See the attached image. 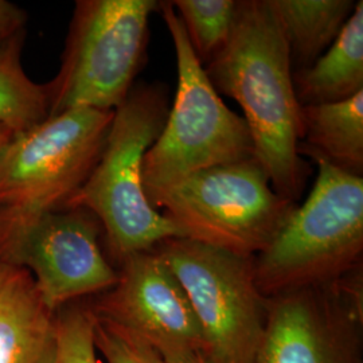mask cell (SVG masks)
I'll use <instances>...</instances> for the list:
<instances>
[{
  "mask_svg": "<svg viewBox=\"0 0 363 363\" xmlns=\"http://www.w3.org/2000/svg\"><path fill=\"white\" fill-rule=\"evenodd\" d=\"M250 363H363L362 265L325 286L268 298Z\"/></svg>",
  "mask_w": 363,
  "mask_h": 363,
  "instance_id": "obj_9",
  "label": "cell"
},
{
  "mask_svg": "<svg viewBox=\"0 0 363 363\" xmlns=\"http://www.w3.org/2000/svg\"><path fill=\"white\" fill-rule=\"evenodd\" d=\"M26 22L27 13L23 9L11 1L0 0V48L13 35L23 31Z\"/></svg>",
  "mask_w": 363,
  "mask_h": 363,
  "instance_id": "obj_20",
  "label": "cell"
},
{
  "mask_svg": "<svg viewBox=\"0 0 363 363\" xmlns=\"http://www.w3.org/2000/svg\"><path fill=\"white\" fill-rule=\"evenodd\" d=\"M26 30L0 48V124L18 133L30 130L49 117L46 84L27 76L22 64Z\"/></svg>",
  "mask_w": 363,
  "mask_h": 363,
  "instance_id": "obj_16",
  "label": "cell"
},
{
  "mask_svg": "<svg viewBox=\"0 0 363 363\" xmlns=\"http://www.w3.org/2000/svg\"><path fill=\"white\" fill-rule=\"evenodd\" d=\"M288 43L292 67L315 64L346 26L352 0H269Z\"/></svg>",
  "mask_w": 363,
  "mask_h": 363,
  "instance_id": "obj_15",
  "label": "cell"
},
{
  "mask_svg": "<svg viewBox=\"0 0 363 363\" xmlns=\"http://www.w3.org/2000/svg\"><path fill=\"white\" fill-rule=\"evenodd\" d=\"M169 88L138 82L113 113L104 150L84 184L62 208H85L100 220L112 265L152 250L169 238H187L181 228L148 202L142 182L143 157L169 115Z\"/></svg>",
  "mask_w": 363,
  "mask_h": 363,
  "instance_id": "obj_3",
  "label": "cell"
},
{
  "mask_svg": "<svg viewBox=\"0 0 363 363\" xmlns=\"http://www.w3.org/2000/svg\"><path fill=\"white\" fill-rule=\"evenodd\" d=\"M113 113L72 109L15 133L3 148L0 265H19L39 220L64 208L86 181L104 150Z\"/></svg>",
  "mask_w": 363,
  "mask_h": 363,
  "instance_id": "obj_2",
  "label": "cell"
},
{
  "mask_svg": "<svg viewBox=\"0 0 363 363\" xmlns=\"http://www.w3.org/2000/svg\"><path fill=\"white\" fill-rule=\"evenodd\" d=\"M156 0H78L57 76L46 82L49 117L77 108L115 112L143 69Z\"/></svg>",
  "mask_w": 363,
  "mask_h": 363,
  "instance_id": "obj_6",
  "label": "cell"
},
{
  "mask_svg": "<svg viewBox=\"0 0 363 363\" xmlns=\"http://www.w3.org/2000/svg\"><path fill=\"white\" fill-rule=\"evenodd\" d=\"M154 250L189 298L203 337L202 357L208 363L252 362L268 313L253 257L191 238H169Z\"/></svg>",
  "mask_w": 363,
  "mask_h": 363,
  "instance_id": "obj_8",
  "label": "cell"
},
{
  "mask_svg": "<svg viewBox=\"0 0 363 363\" xmlns=\"http://www.w3.org/2000/svg\"><path fill=\"white\" fill-rule=\"evenodd\" d=\"M13 135H15V132L11 128L6 127L4 124H0V152L3 151V148L7 144L10 143Z\"/></svg>",
  "mask_w": 363,
  "mask_h": 363,
  "instance_id": "obj_21",
  "label": "cell"
},
{
  "mask_svg": "<svg viewBox=\"0 0 363 363\" xmlns=\"http://www.w3.org/2000/svg\"><path fill=\"white\" fill-rule=\"evenodd\" d=\"M312 159L318 177L311 193L253 257L264 298L325 286L362 265L363 178Z\"/></svg>",
  "mask_w": 363,
  "mask_h": 363,
  "instance_id": "obj_4",
  "label": "cell"
},
{
  "mask_svg": "<svg viewBox=\"0 0 363 363\" xmlns=\"http://www.w3.org/2000/svg\"><path fill=\"white\" fill-rule=\"evenodd\" d=\"M187 363H208V361L202 357V354H199V355H196V357H195L194 359H191L190 362Z\"/></svg>",
  "mask_w": 363,
  "mask_h": 363,
  "instance_id": "obj_22",
  "label": "cell"
},
{
  "mask_svg": "<svg viewBox=\"0 0 363 363\" xmlns=\"http://www.w3.org/2000/svg\"><path fill=\"white\" fill-rule=\"evenodd\" d=\"M94 342L108 363H167L142 339L97 318Z\"/></svg>",
  "mask_w": 363,
  "mask_h": 363,
  "instance_id": "obj_19",
  "label": "cell"
},
{
  "mask_svg": "<svg viewBox=\"0 0 363 363\" xmlns=\"http://www.w3.org/2000/svg\"><path fill=\"white\" fill-rule=\"evenodd\" d=\"M301 106L333 104L363 91V1L354 11L330 49L311 66L292 73Z\"/></svg>",
  "mask_w": 363,
  "mask_h": 363,
  "instance_id": "obj_13",
  "label": "cell"
},
{
  "mask_svg": "<svg viewBox=\"0 0 363 363\" xmlns=\"http://www.w3.org/2000/svg\"><path fill=\"white\" fill-rule=\"evenodd\" d=\"M101 234L89 210L60 208L28 235L19 265L31 273L49 310L94 298L116 284L118 273L101 249Z\"/></svg>",
  "mask_w": 363,
  "mask_h": 363,
  "instance_id": "obj_11",
  "label": "cell"
},
{
  "mask_svg": "<svg viewBox=\"0 0 363 363\" xmlns=\"http://www.w3.org/2000/svg\"><path fill=\"white\" fill-rule=\"evenodd\" d=\"M300 156L320 157L337 169L362 177L363 91L333 104L301 106Z\"/></svg>",
  "mask_w": 363,
  "mask_h": 363,
  "instance_id": "obj_14",
  "label": "cell"
},
{
  "mask_svg": "<svg viewBox=\"0 0 363 363\" xmlns=\"http://www.w3.org/2000/svg\"><path fill=\"white\" fill-rule=\"evenodd\" d=\"M187 238L255 257L298 208L273 190L256 156L195 172L150 199Z\"/></svg>",
  "mask_w": 363,
  "mask_h": 363,
  "instance_id": "obj_7",
  "label": "cell"
},
{
  "mask_svg": "<svg viewBox=\"0 0 363 363\" xmlns=\"http://www.w3.org/2000/svg\"><path fill=\"white\" fill-rule=\"evenodd\" d=\"M190 46L199 64L208 65L228 45L233 31L235 0H174Z\"/></svg>",
  "mask_w": 363,
  "mask_h": 363,
  "instance_id": "obj_17",
  "label": "cell"
},
{
  "mask_svg": "<svg viewBox=\"0 0 363 363\" xmlns=\"http://www.w3.org/2000/svg\"><path fill=\"white\" fill-rule=\"evenodd\" d=\"M116 284L89 298L99 320L142 339L167 363L203 352V337L181 283L156 250L124 259Z\"/></svg>",
  "mask_w": 363,
  "mask_h": 363,
  "instance_id": "obj_10",
  "label": "cell"
},
{
  "mask_svg": "<svg viewBox=\"0 0 363 363\" xmlns=\"http://www.w3.org/2000/svg\"><path fill=\"white\" fill-rule=\"evenodd\" d=\"M96 316L89 298L57 311V351L52 363H101L94 342Z\"/></svg>",
  "mask_w": 363,
  "mask_h": 363,
  "instance_id": "obj_18",
  "label": "cell"
},
{
  "mask_svg": "<svg viewBox=\"0 0 363 363\" xmlns=\"http://www.w3.org/2000/svg\"><path fill=\"white\" fill-rule=\"evenodd\" d=\"M157 11L174 43L178 88L164 127L143 157L148 202L195 172L256 156L244 117L226 106L208 81L172 3L159 1Z\"/></svg>",
  "mask_w": 363,
  "mask_h": 363,
  "instance_id": "obj_5",
  "label": "cell"
},
{
  "mask_svg": "<svg viewBox=\"0 0 363 363\" xmlns=\"http://www.w3.org/2000/svg\"><path fill=\"white\" fill-rule=\"evenodd\" d=\"M57 312L46 307L31 273L0 265V363H52Z\"/></svg>",
  "mask_w": 363,
  "mask_h": 363,
  "instance_id": "obj_12",
  "label": "cell"
},
{
  "mask_svg": "<svg viewBox=\"0 0 363 363\" xmlns=\"http://www.w3.org/2000/svg\"><path fill=\"white\" fill-rule=\"evenodd\" d=\"M217 93L235 100L250 130L255 155L273 190L298 202L310 169L298 151L303 139L289 49L269 0H240L223 50L203 67Z\"/></svg>",
  "mask_w": 363,
  "mask_h": 363,
  "instance_id": "obj_1",
  "label": "cell"
}]
</instances>
